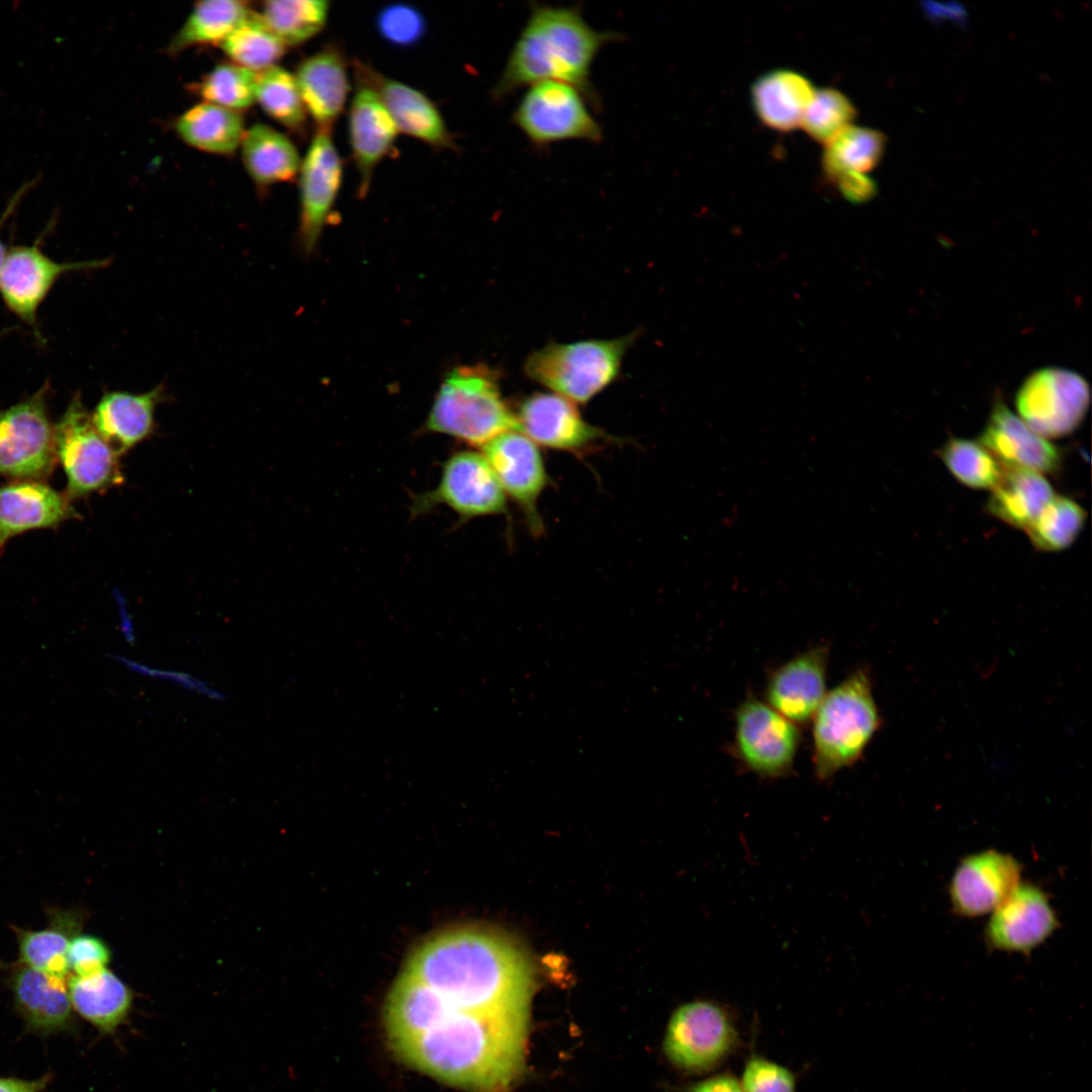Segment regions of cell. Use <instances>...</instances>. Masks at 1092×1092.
<instances>
[{"mask_svg": "<svg viewBox=\"0 0 1092 1092\" xmlns=\"http://www.w3.org/2000/svg\"><path fill=\"white\" fill-rule=\"evenodd\" d=\"M398 133L375 92L356 83L348 111V138L358 175V196L368 194L377 166L395 151Z\"/></svg>", "mask_w": 1092, "mask_h": 1092, "instance_id": "20", "label": "cell"}, {"mask_svg": "<svg viewBox=\"0 0 1092 1092\" xmlns=\"http://www.w3.org/2000/svg\"><path fill=\"white\" fill-rule=\"evenodd\" d=\"M51 1079L50 1074L34 1080L0 1077V1092H43Z\"/></svg>", "mask_w": 1092, "mask_h": 1092, "instance_id": "49", "label": "cell"}, {"mask_svg": "<svg viewBox=\"0 0 1092 1092\" xmlns=\"http://www.w3.org/2000/svg\"><path fill=\"white\" fill-rule=\"evenodd\" d=\"M1086 517V511L1074 499L1054 495L1025 532L1037 550L1061 551L1075 542Z\"/></svg>", "mask_w": 1092, "mask_h": 1092, "instance_id": "40", "label": "cell"}, {"mask_svg": "<svg viewBox=\"0 0 1092 1092\" xmlns=\"http://www.w3.org/2000/svg\"><path fill=\"white\" fill-rule=\"evenodd\" d=\"M587 98L576 87L559 81L530 85L520 99L513 121L535 146L580 140L599 142L602 127L592 114Z\"/></svg>", "mask_w": 1092, "mask_h": 1092, "instance_id": "10", "label": "cell"}, {"mask_svg": "<svg viewBox=\"0 0 1092 1092\" xmlns=\"http://www.w3.org/2000/svg\"><path fill=\"white\" fill-rule=\"evenodd\" d=\"M425 427L474 446L518 431L516 414L503 398L497 378L482 365L455 367L445 376Z\"/></svg>", "mask_w": 1092, "mask_h": 1092, "instance_id": "4", "label": "cell"}, {"mask_svg": "<svg viewBox=\"0 0 1092 1092\" xmlns=\"http://www.w3.org/2000/svg\"><path fill=\"white\" fill-rule=\"evenodd\" d=\"M742 1092H796L795 1074L768 1058L751 1053L739 1078Z\"/></svg>", "mask_w": 1092, "mask_h": 1092, "instance_id": "44", "label": "cell"}, {"mask_svg": "<svg viewBox=\"0 0 1092 1092\" xmlns=\"http://www.w3.org/2000/svg\"><path fill=\"white\" fill-rule=\"evenodd\" d=\"M109 656L117 663H119L133 673L151 678L170 681L172 684L178 685L179 687H182L185 690L201 695L211 701L219 702L225 699V695L222 692L210 687L207 682L189 673L171 669L151 667L120 654H110Z\"/></svg>", "mask_w": 1092, "mask_h": 1092, "instance_id": "46", "label": "cell"}, {"mask_svg": "<svg viewBox=\"0 0 1092 1092\" xmlns=\"http://www.w3.org/2000/svg\"><path fill=\"white\" fill-rule=\"evenodd\" d=\"M980 443L1004 467L1052 474L1062 464L1060 449L1032 431L1001 401L994 405Z\"/></svg>", "mask_w": 1092, "mask_h": 1092, "instance_id": "26", "label": "cell"}, {"mask_svg": "<svg viewBox=\"0 0 1092 1092\" xmlns=\"http://www.w3.org/2000/svg\"><path fill=\"white\" fill-rule=\"evenodd\" d=\"M109 260L57 262L43 254L38 244L8 250L0 273V293L7 308L28 325L43 342L38 329L37 309L64 274L102 268Z\"/></svg>", "mask_w": 1092, "mask_h": 1092, "instance_id": "14", "label": "cell"}, {"mask_svg": "<svg viewBox=\"0 0 1092 1092\" xmlns=\"http://www.w3.org/2000/svg\"><path fill=\"white\" fill-rule=\"evenodd\" d=\"M1090 401L1087 381L1078 373L1046 367L1030 374L1015 397L1018 417L1043 438L1072 434L1084 421Z\"/></svg>", "mask_w": 1092, "mask_h": 1092, "instance_id": "11", "label": "cell"}, {"mask_svg": "<svg viewBox=\"0 0 1092 1092\" xmlns=\"http://www.w3.org/2000/svg\"><path fill=\"white\" fill-rule=\"evenodd\" d=\"M620 37L593 28L577 7L534 4L491 97L502 100L524 86L551 80L576 87L593 101V62L602 48Z\"/></svg>", "mask_w": 1092, "mask_h": 1092, "instance_id": "3", "label": "cell"}, {"mask_svg": "<svg viewBox=\"0 0 1092 1092\" xmlns=\"http://www.w3.org/2000/svg\"><path fill=\"white\" fill-rule=\"evenodd\" d=\"M174 129L188 146L215 155H231L241 145L245 127L240 112L200 102L184 111Z\"/></svg>", "mask_w": 1092, "mask_h": 1092, "instance_id": "33", "label": "cell"}, {"mask_svg": "<svg viewBox=\"0 0 1092 1092\" xmlns=\"http://www.w3.org/2000/svg\"><path fill=\"white\" fill-rule=\"evenodd\" d=\"M453 1008L475 1012L529 1010L534 975L524 951L499 933L458 927L424 940L403 971Z\"/></svg>", "mask_w": 1092, "mask_h": 1092, "instance_id": "2", "label": "cell"}, {"mask_svg": "<svg viewBox=\"0 0 1092 1092\" xmlns=\"http://www.w3.org/2000/svg\"><path fill=\"white\" fill-rule=\"evenodd\" d=\"M50 383L0 411V475L11 480H41L57 465L55 425L48 408Z\"/></svg>", "mask_w": 1092, "mask_h": 1092, "instance_id": "9", "label": "cell"}, {"mask_svg": "<svg viewBox=\"0 0 1092 1092\" xmlns=\"http://www.w3.org/2000/svg\"><path fill=\"white\" fill-rule=\"evenodd\" d=\"M799 744L797 725L768 704L748 698L738 707L735 750L754 774L774 779L785 777L792 769Z\"/></svg>", "mask_w": 1092, "mask_h": 1092, "instance_id": "12", "label": "cell"}, {"mask_svg": "<svg viewBox=\"0 0 1092 1092\" xmlns=\"http://www.w3.org/2000/svg\"><path fill=\"white\" fill-rule=\"evenodd\" d=\"M331 2L326 0H269L257 12L267 27L286 46L301 44L326 26Z\"/></svg>", "mask_w": 1092, "mask_h": 1092, "instance_id": "36", "label": "cell"}, {"mask_svg": "<svg viewBox=\"0 0 1092 1092\" xmlns=\"http://www.w3.org/2000/svg\"><path fill=\"white\" fill-rule=\"evenodd\" d=\"M856 108L850 99L835 88H819L803 116L800 127L814 141L825 146L841 130L851 125Z\"/></svg>", "mask_w": 1092, "mask_h": 1092, "instance_id": "42", "label": "cell"}, {"mask_svg": "<svg viewBox=\"0 0 1092 1092\" xmlns=\"http://www.w3.org/2000/svg\"><path fill=\"white\" fill-rule=\"evenodd\" d=\"M812 721L815 774L825 781L856 762L880 726L868 672L858 669L827 692Z\"/></svg>", "mask_w": 1092, "mask_h": 1092, "instance_id": "5", "label": "cell"}, {"mask_svg": "<svg viewBox=\"0 0 1092 1092\" xmlns=\"http://www.w3.org/2000/svg\"><path fill=\"white\" fill-rule=\"evenodd\" d=\"M252 12L245 1H199L171 38L167 51L176 55L195 46L219 44Z\"/></svg>", "mask_w": 1092, "mask_h": 1092, "instance_id": "34", "label": "cell"}, {"mask_svg": "<svg viewBox=\"0 0 1092 1092\" xmlns=\"http://www.w3.org/2000/svg\"><path fill=\"white\" fill-rule=\"evenodd\" d=\"M118 604H119V616H120V631L122 633V636H123L124 640L129 644H133L134 641H135V633H134V629H133L131 619L128 616V614H127V612L125 610V606H124L123 602L120 599L118 600Z\"/></svg>", "mask_w": 1092, "mask_h": 1092, "instance_id": "50", "label": "cell"}, {"mask_svg": "<svg viewBox=\"0 0 1092 1092\" xmlns=\"http://www.w3.org/2000/svg\"><path fill=\"white\" fill-rule=\"evenodd\" d=\"M19 194L20 193L15 195L14 199L10 201L7 209L2 214V216L0 218V230H1L2 225L4 224L5 220L9 217L11 211L14 209V206L18 202L19 197H20ZM6 254H7V251H6L5 245H4V243L2 242V240L0 238V273H1V269H2V266H3L4 260H5Z\"/></svg>", "mask_w": 1092, "mask_h": 1092, "instance_id": "51", "label": "cell"}, {"mask_svg": "<svg viewBox=\"0 0 1092 1092\" xmlns=\"http://www.w3.org/2000/svg\"><path fill=\"white\" fill-rule=\"evenodd\" d=\"M444 1004L432 1026L390 1045L392 1051L452 1087L509 1092L525 1067L529 1010L475 1012Z\"/></svg>", "mask_w": 1092, "mask_h": 1092, "instance_id": "1", "label": "cell"}, {"mask_svg": "<svg viewBox=\"0 0 1092 1092\" xmlns=\"http://www.w3.org/2000/svg\"><path fill=\"white\" fill-rule=\"evenodd\" d=\"M516 419L518 432L547 448L578 452L601 437L600 430L582 419L575 404L557 393L537 392L526 397Z\"/></svg>", "mask_w": 1092, "mask_h": 1092, "instance_id": "24", "label": "cell"}, {"mask_svg": "<svg viewBox=\"0 0 1092 1092\" xmlns=\"http://www.w3.org/2000/svg\"><path fill=\"white\" fill-rule=\"evenodd\" d=\"M1021 864L1008 853L987 849L966 856L951 877L948 894L963 917L991 913L1020 883Z\"/></svg>", "mask_w": 1092, "mask_h": 1092, "instance_id": "18", "label": "cell"}, {"mask_svg": "<svg viewBox=\"0 0 1092 1092\" xmlns=\"http://www.w3.org/2000/svg\"><path fill=\"white\" fill-rule=\"evenodd\" d=\"M987 511L1005 524L1026 530L1054 497V489L1043 474L1004 467L1001 479L991 489Z\"/></svg>", "mask_w": 1092, "mask_h": 1092, "instance_id": "31", "label": "cell"}, {"mask_svg": "<svg viewBox=\"0 0 1092 1092\" xmlns=\"http://www.w3.org/2000/svg\"><path fill=\"white\" fill-rule=\"evenodd\" d=\"M343 161L332 130L314 132L298 172L300 246L311 253L330 221L343 182Z\"/></svg>", "mask_w": 1092, "mask_h": 1092, "instance_id": "15", "label": "cell"}, {"mask_svg": "<svg viewBox=\"0 0 1092 1092\" xmlns=\"http://www.w3.org/2000/svg\"><path fill=\"white\" fill-rule=\"evenodd\" d=\"M68 991L75 1013L103 1033H110L127 1018L132 993L110 970L87 976L70 975Z\"/></svg>", "mask_w": 1092, "mask_h": 1092, "instance_id": "29", "label": "cell"}, {"mask_svg": "<svg viewBox=\"0 0 1092 1092\" xmlns=\"http://www.w3.org/2000/svg\"><path fill=\"white\" fill-rule=\"evenodd\" d=\"M307 115L318 130H333L344 112L351 90L348 61L343 51L329 44L302 60L294 73Z\"/></svg>", "mask_w": 1092, "mask_h": 1092, "instance_id": "25", "label": "cell"}, {"mask_svg": "<svg viewBox=\"0 0 1092 1092\" xmlns=\"http://www.w3.org/2000/svg\"><path fill=\"white\" fill-rule=\"evenodd\" d=\"M80 517L68 495L46 481L11 480L0 486V552L24 532L57 529Z\"/></svg>", "mask_w": 1092, "mask_h": 1092, "instance_id": "23", "label": "cell"}, {"mask_svg": "<svg viewBox=\"0 0 1092 1092\" xmlns=\"http://www.w3.org/2000/svg\"><path fill=\"white\" fill-rule=\"evenodd\" d=\"M80 929V914L73 910H55L43 929H15L18 962L47 974L69 977L67 952Z\"/></svg>", "mask_w": 1092, "mask_h": 1092, "instance_id": "32", "label": "cell"}, {"mask_svg": "<svg viewBox=\"0 0 1092 1092\" xmlns=\"http://www.w3.org/2000/svg\"><path fill=\"white\" fill-rule=\"evenodd\" d=\"M946 469L962 484L975 489H993L1004 466L980 442L950 438L938 451Z\"/></svg>", "mask_w": 1092, "mask_h": 1092, "instance_id": "39", "label": "cell"}, {"mask_svg": "<svg viewBox=\"0 0 1092 1092\" xmlns=\"http://www.w3.org/2000/svg\"><path fill=\"white\" fill-rule=\"evenodd\" d=\"M828 649L806 650L769 675L765 699L774 710L796 725L811 721L826 695Z\"/></svg>", "mask_w": 1092, "mask_h": 1092, "instance_id": "22", "label": "cell"}, {"mask_svg": "<svg viewBox=\"0 0 1092 1092\" xmlns=\"http://www.w3.org/2000/svg\"><path fill=\"white\" fill-rule=\"evenodd\" d=\"M255 102L272 119L295 133H303L307 112L294 74L275 65L257 74Z\"/></svg>", "mask_w": 1092, "mask_h": 1092, "instance_id": "37", "label": "cell"}, {"mask_svg": "<svg viewBox=\"0 0 1092 1092\" xmlns=\"http://www.w3.org/2000/svg\"><path fill=\"white\" fill-rule=\"evenodd\" d=\"M632 336L613 340L551 343L534 351L525 362L532 380L555 393L584 403L618 376Z\"/></svg>", "mask_w": 1092, "mask_h": 1092, "instance_id": "6", "label": "cell"}, {"mask_svg": "<svg viewBox=\"0 0 1092 1092\" xmlns=\"http://www.w3.org/2000/svg\"><path fill=\"white\" fill-rule=\"evenodd\" d=\"M256 72L232 62L214 66L196 89L204 102L240 112L255 103Z\"/></svg>", "mask_w": 1092, "mask_h": 1092, "instance_id": "41", "label": "cell"}, {"mask_svg": "<svg viewBox=\"0 0 1092 1092\" xmlns=\"http://www.w3.org/2000/svg\"><path fill=\"white\" fill-rule=\"evenodd\" d=\"M111 952L99 937L90 934L75 935L67 952L70 975L87 976L107 968Z\"/></svg>", "mask_w": 1092, "mask_h": 1092, "instance_id": "45", "label": "cell"}, {"mask_svg": "<svg viewBox=\"0 0 1092 1092\" xmlns=\"http://www.w3.org/2000/svg\"><path fill=\"white\" fill-rule=\"evenodd\" d=\"M437 505L468 520L505 513L507 497L484 455L467 450L446 461L437 487L420 495L413 510L422 513Z\"/></svg>", "mask_w": 1092, "mask_h": 1092, "instance_id": "13", "label": "cell"}, {"mask_svg": "<svg viewBox=\"0 0 1092 1092\" xmlns=\"http://www.w3.org/2000/svg\"><path fill=\"white\" fill-rule=\"evenodd\" d=\"M687 1092H742V1089L739 1078L730 1072H723L692 1084Z\"/></svg>", "mask_w": 1092, "mask_h": 1092, "instance_id": "48", "label": "cell"}, {"mask_svg": "<svg viewBox=\"0 0 1092 1092\" xmlns=\"http://www.w3.org/2000/svg\"><path fill=\"white\" fill-rule=\"evenodd\" d=\"M218 46L232 63L256 73L277 65L287 48L255 11Z\"/></svg>", "mask_w": 1092, "mask_h": 1092, "instance_id": "38", "label": "cell"}, {"mask_svg": "<svg viewBox=\"0 0 1092 1092\" xmlns=\"http://www.w3.org/2000/svg\"><path fill=\"white\" fill-rule=\"evenodd\" d=\"M351 65L355 82L375 92L399 132L437 151L457 149L454 134L440 109L423 91L386 76L358 59H354Z\"/></svg>", "mask_w": 1092, "mask_h": 1092, "instance_id": "16", "label": "cell"}, {"mask_svg": "<svg viewBox=\"0 0 1092 1092\" xmlns=\"http://www.w3.org/2000/svg\"><path fill=\"white\" fill-rule=\"evenodd\" d=\"M374 26L382 40L397 49L418 46L428 30L423 12L407 2H391L382 6L375 15Z\"/></svg>", "mask_w": 1092, "mask_h": 1092, "instance_id": "43", "label": "cell"}, {"mask_svg": "<svg viewBox=\"0 0 1092 1092\" xmlns=\"http://www.w3.org/2000/svg\"><path fill=\"white\" fill-rule=\"evenodd\" d=\"M8 987L15 1009L30 1031L50 1035L74 1027L68 977L47 974L18 962L10 969Z\"/></svg>", "mask_w": 1092, "mask_h": 1092, "instance_id": "21", "label": "cell"}, {"mask_svg": "<svg viewBox=\"0 0 1092 1092\" xmlns=\"http://www.w3.org/2000/svg\"><path fill=\"white\" fill-rule=\"evenodd\" d=\"M840 193L850 202H866L877 192L875 182L866 174L847 173L833 181Z\"/></svg>", "mask_w": 1092, "mask_h": 1092, "instance_id": "47", "label": "cell"}, {"mask_svg": "<svg viewBox=\"0 0 1092 1092\" xmlns=\"http://www.w3.org/2000/svg\"><path fill=\"white\" fill-rule=\"evenodd\" d=\"M815 90L803 74L792 69H776L754 81L751 103L759 120L767 127L790 131L800 127Z\"/></svg>", "mask_w": 1092, "mask_h": 1092, "instance_id": "28", "label": "cell"}, {"mask_svg": "<svg viewBox=\"0 0 1092 1092\" xmlns=\"http://www.w3.org/2000/svg\"><path fill=\"white\" fill-rule=\"evenodd\" d=\"M55 441L57 459L67 477L65 493L71 500L123 483L119 455L96 429L79 393L55 425Z\"/></svg>", "mask_w": 1092, "mask_h": 1092, "instance_id": "7", "label": "cell"}, {"mask_svg": "<svg viewBox=\"0 0 1092 1092\" xmlns=\"http://www.w3.org/2000/svg\"><path fill=\"white\" fill-rule=\"evenodd\" d=\"M503 489L522 509L534 533L541 531L537 502L547 484L537 445L518 431L505 432L482 446Z\"/></svg>", "mask_w": 1092, "mask_h": 1092, "instance_id": "19", "label": "cell"}, {"mask_svg": "<svg viewBox=\"0 0 1092 1092\" xmlns=\"http://www.w3.org/2000/svg\"><path fill=\"white\" fill-rule=\"evenodd\" d=\"M240 148L248 175L260 187L291 181L298 175L302 158L296 146L268 124L255 123L245 129Z\"/></svg>", "mask_w": 1092, "mask_h": 1092, "instance_id": "30", "label": "cell"}, {"mask_svg": "<svg viewBox=\"0 0 1092 1092\" xmlns=\"http://www.w3.org/2000/svg\"><path fill=\"white\" fill-rule=\"evenodd\" d=\"M1059 927L1045 893L1030 883H1019L991 912L985 928L988 946L1002 951L1029 953Z\"/></svg>", "mask_w": 1092, "mask_h": 1092, "instance_id": "17", "label": "cell"}, {"mask_svg": "<svg viewBox=\"0 0 1092 1092\" xmlns=\"http://www.w3.org/2000/svg\"><path fill=\"white\" fill-rule=\"evenodd\" d=\"M738 1043V1030L730 1012L715 1001L695 1000L672 1013L663 1050L678 1070L704 1074L721 1066Z\"/></svg>", "mask_w": 1092, "mask_h": 1092, "instance_id": "8", "label": "cell"}, {"mask_svg": "<svg viewBox=\"0 0 1092 1092\" xmlns=\"http://www.w3.org/2000/svg\"><path fill=\"white\" fill-rule=\"evenodd\" d=\"M166 398L162 383L143 393L107 391L91 414L92 420L100 435L120 456L154 434L156 410Z\"/></svg>", "mask_w": 1092, "mask_h": 1092, "instance_id": "27", "label": "cell"}, {"mask_svg": "<svg viewBox=\"0 0 1092 1092\" xmlns=\"http://www.w3.org/2000/svg\"><path fill=\"white\" fill-rule=\"evenodd\" d=\"M885 147L881 131L851 124L824 146L823 173L831 182L847 173L867 174L881 162Z\"/></svg>", "mask_w": 1092, "mask_h": 1092, "instance_id": "35", "label": "cell"}]
</instances>
